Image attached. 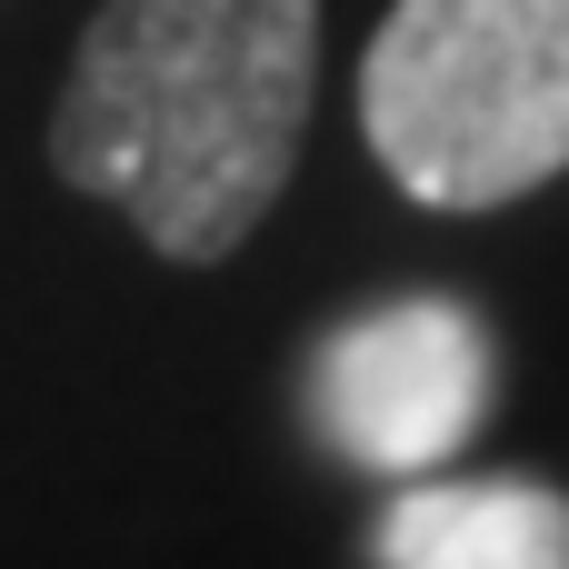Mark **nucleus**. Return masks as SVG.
Wrapping results in <instances>:
<instances>
[{"mask_svg": "<svg viewBox=\"0 0 569 569\" xmlns=\"http://www.w3.org/2000/svg\"><path fill=\"white\" fill-rule=\"evenodd\" d=\"M490 400H500L490 320L450 290H410V300H380V310L320 330L310 380H300L310 430L350 470H380V480H420L450 450H470Z\"/></svg>", "mask_w": 569, "mask_h": 569, "instance_id": "7ed1b4c3", "label": "nucleus"}, {"mask_svg": "<svg viewBox=\"0 0 569 569\" xmlns=\"http://www.w3.org/2000/svg\"><path fill=\"white\" fill-rule=\"evenodd\" d=\"M370 160L420 210H510L569 170V0H390L360 60Z\"/></svg>", "mask_w": 569, "mask_h": 569, "instance_id": "f03ea898", "label": "nucleus"}, {"mask_svg": "<svg viewBox=\"0 0 569 569\" xmlns=\"http://www.w3.org/2000/svg\"><path fill=\"white\" fill-rule=\"evenodd\" d=\"M320 0H100L50 110V170L160 260H230L290 190Z\"/></svg>", "mask_w": 569, "mask_h": 569, "instance_id": "f257e3e1", "label": "nucleus"}, {"mask_svg": "<svg viewBox=\"0 0 569 569\" xmlns=\"http://www.w3.org/2000/svg\"><path fill=\"white\" fill-rule=\"evenodd\" d=\"M390 569H569V490L540 480H420L380 510Z\"/></svg>", "mask_w": 569, "mask_h": 569, "instance_id": "20e7f679", "label": "nucleus"}]
</instances>
